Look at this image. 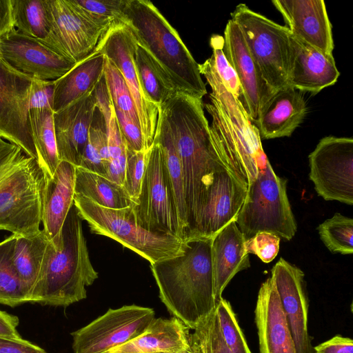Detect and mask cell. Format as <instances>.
Instances as JSON below:
<instances>
[{
	"label": "cell",
	"instance_id": "cell-37",
	"mask_svg": "<svg viewBox=\"0 0 353 353\" xmlns=\"http://www.w3.org/2000/svg\"><path fill=\"white\" fill-rule=\"evenodd\" d=\"M105 123L110 158L105 177L123 186L127 147L119 128L113 105L110 118Z\"/></svg>",
	"mask_w": 353,
	"mask_h": 353
},
{
	"label": "cell",
	"instance_id": "cell-27",
	"mask_svg": "<svg viewBox=\"0 0 353 353\" xmlns=\"http://www.w3.org/2000/svg\"><path fill=\"white\" fill-rule=\"evenodd\" d=\"M154 141L161 148L167 180L172 194L181 236L185 241L188 233V220L182 169L170 128L161 108Z\"/></svg>",
	"mask_w": 353,
	"mask_h": 353
},
{
	"label": "cell",
	"instance_id": "cell-21",
	"mask_svg": "<svg viewBox=\"0 0 353 353\" xmlns=\"http://www.w3.org/2000/svg\"><path fill=\"white\" fill-rule=\"evenodd\" d=\"M260 353H297L271 276L262 283L254 310Z\"/></svg>",
	"mask_w": 353,
	"mask_h": 353
},
{
	"label": "cell",
	"instance_id": "cell-38",
	"mask_svg": "<svg viewBox=\"0 0 353 353\" xmlns=\"http://www.w3.org/2000/svg\"><path fill=\"white\" fill-rule=\"evenodd\" d=\"M88 20L107 30L121 22L127 0H70Z\"/></svg>",
	"mask_w": 353,
	"mask_h": 353
},
{
	"label": "cell",
	"instance_id": "cell-24",
	"mask_svg": "<svg viewBox=\"0 0 353 353\" xmlns=\"http://www.w3.org/2000/svg\"><path fill=\"white\" fill-rule=\"evenodd\" d=\"M245 241V236L235 221L212 237L211 252L216 303L222 298L224 289L234 275L250 267Z\"/></svg>",
	"mask_w": 353,
	"mask_h": 353
},
{
	"label": "cell",
	"instance_id": "cell-17",
	"mask_svg": "<svg viewBox=\"0 0 353 353\" xmlns=\"http://www.w3.org/2000/svg\"><path fill=\"white\" fill-rule=\"evenodd\" d=\"M223 52L233 68L243 97V105L252 121L275 91L263 79L237 24L228 20L224 30Z\"/></svg>",
	"mask_w": 353,
	"mask_h": 353
},
{
	"label": "cell",
	"instance_id": "cell-33",
	"mask_svg": "<svg viewBox=\"0 0 353 353\" xmlns=\"http://www.w3.org/2000/svg\"><path fill=\"white\" fill-rule=\"evenodd\" d=\"M15 239L12 234L0 242V303L10 307L28 303V292L12 261Z\"/></svg>",
	"mask_w": 353,
	"mask_h": 353
},
{
	"label": "cell",
	"instance_id": "cell-1",
	"mask_svg": "<svg viewBox=\"0 0 353 353\" xmlns=\"http://www.w3.org/2000/svg\"><path fill=\"white\" fill-rule=\"evenodd\" d=\"M165 117L182 169L187 240L199 221L220 224L237 216L247 196L249 176L218 148L202 103H176L167 109Z\"/></svg>",
	"mask_w": 353,
	"mask_h": 353
},
{
	"label": "cell",
	"instance_id": "cell-29",
	"mask_svg": "<svg viewBox=\"0 0 353 353\" xmlns=\"http://www.w3.org/2000/svg\"><path fill=\"white\" fill-rule=\"evenodd\" d=\"M49 243L42 230L32 237L16 235L12 261L28 292V298L40 274Z\"/></svg>",
	"mask_w": 353,
	"mask_h": 353
},
{
	"label": "cell",
	"instance_id": "cell-4",
	"mask_svg": "<svg viewBox=\"0 0 353 353\" xmlns=\"http://www.w3.org/2000/svg\"><path fill=\"white\" fill-rule=\"evenodd\" d=\"M170 77L178 90L203 99L207 89L192 54L176 30L148 0H127L121 21Z\"/></svg>",
	"mask_w": 353,
	"mask_h": 353
},
{
	"label": "cell",
	"instance_id": "cell-46",
	"mask_svg": "<svg viewBox=\"0 0 353 353\" xmlns=\"http://www.w3.org/2000/svg\"><path fill=\"white\" fill-rule=\"evenodd\" d=\"M313 350L314 353H353V341L350 338L337 334Z\"/></svg>",
	"mask_w": 353,
	"mask_h": 353
},
{
	"label": "cell",
	"instance_id": "cell-19",
	"mask_svg": "<svg viewBox=\"0 0 353 353\" xmlns=\"http://www.w3.org/2000/svg\"><path fill=\"white\" fill-rule=\"evenodd\" d=\"M288 86L317 94L336 83L340 72L332 54L325 53L290 33Z\"/></svg>",
	"mask_w": 353,
	"mask_h": 353
},
{
	"label": "cell",
	"instance_id": "cell-51",
	"mask_svg": "<svg viewBox=\"0 0 353 353\" xmlns=\"http://www.w3.org/2000/svg\"><path fill=\"white\" fill-rule=\"evenodd\" d=\"M3 139H2L1 137H0V144L1 143V142L3 141Z\"/></svg>",
	"mask_w": 353,
	"mask_h": 353
},
{
	"label": "cell",
	"instance_id": "cell-41",
	"mask_svg": "<svg viewBox=\"0 0 353 353\" xmlns=\"http://www.w3.org/2000/svg\"><path fill=\"white\" fill-rule=\"evenodd\" d=\"M210 45L212 50V54L210 58L216 73L228 90L234 97L239 98L241 95L240 84L233 68L224 54L223 37L219 34L212 35Z\"/></svg>",
	"mask_w": 353,
	"mask_h": 353
},
{
	"label": "cell",
	"instance_id": "cell-47",
	"mask_svg": "<svg viewBox=\"0 0 353 353\" xmlns=\"http://www.w3.org/2000/svg\"><path fill=\"white\" fill-rule=\"evenodd\" d=\"M0 353H48L41 347L23 339L0 337Z\"/></svg>",
	"mask_w": 353,
	"mask_h": 353
},
{
	"label": "cell",
	"instance_id": "cell-43",
	"mask_svg": "<svg viewBox=\"0 0 353 353\" xmlns=\"http://www.w3.org/2000/svg\"><path fill=\"white\" fill-rule=\"evenodd\" d=\"M281 238L268 232H260L245 240V250L248 254L256 255L263 262L270 263L279 251Z\"/></svg>",
	"mask_w": 353,
	"mask_h": 353
},
{
	"label": "cell",
	"instance_id": "cell-31",
	"mask_svg": "<svg viewBox=\"0 0 353 353\" xmlns=\"http://www.w3.org/2000/svg\"><path fill=\"white\" fill-rule=\"evenodd\" d=\"M134 61L142 87L149 99L159 108L176 92V85L152 56L137 43Z\"/></svg>",
	"mask_w": 353,
	"mask_h": 353
},
{
	"label": "cell",
	"instance_id": "cell-2",
	"mask_svg": "<svg viewBox=\"0 0 353 353\" xmlns=\"http://www.w3.org/2000/svg\"><path fill=\"white\" fill-rule=\"evenodd\" d=\"M212 238L185 240L182 254L150 264L161 301L190 330L215 309Z\"/></svg>",
	"mask_w": 353,
	"mask_h": 353
},
{
	"label": "cell",
	"instance_id": "cell-5",
	"mask_svg": "<svg viewBox=\"0 0 353 353\" xmlns=\"http://www.w3.org/2000/svg\"><path fill=\"white\" fill-rule=\"evenodd\" d=\"M46 175L17 145L0 144V230L32 237L40 232Z\"/></svg>",
	"mask_w": 353,
	"mask_h": 353
},
{
	"label": "cell",
	"instance_id": "cell-32",
	"mask_svg": "<svg viewBox=\"0 0 353 353\" xmlns=\"http://www.w3.org/2000/svg\"><path fill=\"white\" fill-rule=\"evenodd\" d=\"M14 28L20 33L43 39L50 30L49 0H11Z\"/></svg>",
	"mask_w": 353,
	"mask_h": 353
},
{
	"label": "cell",
	"instance_id": "cell-45",
	"mask_svg": "<svg viewBox=\"0 0 353 353\" xmlns=\"http://www.w3.org/2000/svg\"><path fill=\"white\" fill-rule=\"evenodd\" d=\"M54 81H43L34 78L30 91V109H52Z\"/></svg>",
	"mask_w": 353,
	"mask_h": 353
},
{
	"label": "cell",
	"instance_id": "cell-18",
	"mask_svg": "<svg viewBox=\"0 0 353 353\" xmlns=\"http://www.w3.org/2000/svg\"><path fill=\"white\" fill-rule=\"evenodd\" d=\"M285 27L303 41L332 54V26L323 0H272Z\"/></svg>",
	"mask_w": 353,
	"mask_h": 353
},
{
	"label": "cell",
	"instance_id": "cell-39",
	"mask_svg": "<svg viewBox=\"0 0 353 353\" xmlns=\"http://www.w3.org/2000/svg\"><path fill=\"white\" fill-rule=\"evenodd\" d=\"M104 79L114 110L125 114L140 127L137 111L124 79L116 66L106 57Z\"/></svg>",
	"mask_w": 353,
	"mask_h": 353
},
{
	"label": "cell",
	"instance_id": "cell-26",
	"mask_svg": "<svg viewBox=\"0 0 353 353\" xmlns=\"http://www.w3.org/2000/svg\"><path fill=\"white\" fill-rule=\"evenodd\" d=\"M105 57L97 50L54 81L52 110L57 112L92 93L104 75Z\"/></svg>",
	"mask_w": 353,
	"mask_h": 353
},
{
	"label": "cell",
	"instance_id": "cell-9",
	"mask_svg": "<svg viewBox=\"0 0 353 353\" xmlns=\"http://www.w3.org/2000/svg\"><path fill=\"white\" fill-rule=\"evenodd\" d=\"M137 46L128 26L117 22L106 30L95 50L103 53L122 74L134 103L148 150L154 141L160 108L149 99L141 83L134 61Z\"/></svg>",
	"mask_w": 353,
	"mask_h": 353
},
{
	"label": "cell",
	"instance_id": "cell-15",
	"mask_svg": "<svg viewBox=\"0 0 353 353\" xmlns=\"http://www.w3.org/2000/svg\"><path fill=\"white\" fill-rule=\"evenodd\" d=\"M0 59L14 70L43 81L59 79L76 64L15 28L0 39Z\"/></svg>",
	"mask_w": 353,
	"mask_h": 353
},
{
	"label": "cell",
	"instance_id": "cell-42",
	"mask_svg": "<svg viewBox=\"0 0 353 353\" xmlns=\"http://www.w3.org/2000/svg\"><path fill=\"white\" fill-rule=\"evenodd\" d=\"M147 151L134 152L127 148L123 187L134 204L141 192L147 163Z\"/></svg>",
	"mask_w": 353,
	"mask_h": 353
},
{
	"label": "cell",
	"instance_id": "cell-12",
	"mask_svg": "<svg viewBox=\"0 0 353 353\" xmlns=\"http://www.w3.org/2000/svg\"><path fill=\"white\" fill-rule=\"evenodd\" d=\"M310 179L326 201L353 204V139L327 136L309 154Z\"/></svg>",
	"mask_w": 353,
	"mask_h": 353
},
{
	"label": "cell",
	"instance_id": "cell-28",
	"mask_svg": "<svg viewBox=\"0 0 353 353\" xmlns=\"http://www.w3.org/2000/svg\"><path fill=\"white\" fill-rule=\"evenodd\" d=\"M74 194L108 208L119 209L134 204L123 185L79 167L75 168Z\"/></svg>",
	"mask_w": 353,
	"mask_h": 353
},
{
	"label": "cell",
	"instance_id": "cell-7",
	"mask_svg": "<svg viewBox=\"0 0 353 353\" xmlns=\"http://www.w3.org/2000/svg\"><path fill=\"white\" fill-rule=\"evenodd\" d=\"M288 180L274 172L268 160L249 185L235 222L245 240L268 232L290 241L297 225L287 194Z\"/></svg>",
	"mask_w": 353,
	"mask_h": 353
},
{
	"label": "cell",
	"instance_id": "cell-14",
	"mask_svg": "<svg viewBox=\"0 0 353 353\" xmlns=\"http://www.w3.org/2000/svg\"><path fill=\"white\" fill-rule=\"evenodd\" d=\"M49 4L50 30L40 41L74 63L90 56L106 30L85 19L70 0H49Z\"/></svg>",
	"mask_w": 353,
	"mask_h": 353
},
{
	"label": "cell",
	"instance_id": "cell-36",
	"mask_svg": "<svg viewBox=\"0 0 353 353\" xmlns=\"http://www.w3.org/2000/svg\"><path fill=\"white\" fill-rule=\"evenodd\" d=\"M189 334L194 353H232L222 336L215 309Z\"/></svg>",
	"mask_w": 353,
	"mask_h": 353
},
{
	"label": "cell",
	"instance_id": "cell-16",
	"mask_svg": "<svg viewBox=\"0 0 353 353\" xmlns=\"http://www.w3.org/2000/svg\"><path fill=\"white\" fill-rule=\"evenodd\" d=\"M271 277L297 353H314L307 329L308 301L303 272L280 258L271 270Z\"/></svg>",
	"mask_w": 353,
	"mask_h": 353
},
{
	"label": "cell",
	"instance_id": "cell-8",
	"mask_svg": "<svg viewBox=\"0 0 353 353\" xmlns=\"http://www.w3.org/2000/svg\"><path fill=\"white\" fill-rule=\"evenodd\" d=\"M259 72L276 91L288 86L290 59V30L244 3L231 13Z\"/></svg>",
	"mask_w": 353,
	"mask_h": 353
},
{
	"label": "cell",
	"instance_id": "cell-22",
	"mask_svg": "<svg viewBox=\"0 0 353 353\" xmlns=\"http://www.w3.org/2000/svg\"><path fill=\"white\" fill-rule=\"evenodd\" d=\"M307 112L301 92L286 86L274 92L254 122L261 139L290 137L303 121Z\"/></svg>",
	"mask_w": 353,
	"mask_h": 353
},
{
	"label": "cell",
	"instance_id": "cell-11",
	"mask_svg": "<svg viewBox=\"0 0 353 353\" xmlns=\"http://www.w3.org/2000/svg\"><path fill=\"white\" fill-rule=\"evenodd\" d=\"M154 318L150 307L128 305L110 308L71 333L74 353H108L142 334Z\"/></svg>",
	"mask_w": 353,
	"mask_h": 353
},
{
	"label": "cell",
	"instance_id": "cell-23",
	"mask_svg": "<svg viewBox=\"0 0 353 353\" xmlns=\"http://www.w3.org/2000/svg\"><path fill=\"white\" fill-rule=\"evenodd\" d=\"M75 166L60 161L52 177H46L42 205L43 229L56 248L62 226L74 203Z\"/></svg>",
	"mask_w": 353,
	"mask_h": 353
},
{
	"label": "cell",
	"instance_id": "cell-48",
	"mask_svg": "<svg viewBox=\"0 0 353 353\" xmlns=\"http://www.w3.org/2000/svg\"><path fill=\"white\" fill-rule=\"evenodd\" d=\"M19 323V318L17 316L0 310V337L22 339L17 330Z\"/></svg>",
	"mask_w": 353,
	"mask_h": 353
},
{
	"label": "cell",
	"instance_id": "cell-35",
	"mask_svg": "<svg viewBox=\"0 0 353 353\" xmlns=\"http://www.w3.org/2000/svg\"><path fill=\"white\" fill-rule=\"evenodd\" d=\"M316 230L321 240L332 253L353 252V219L335 213L319 224Z\"/></svg>",
	"mask_w": 353,
	"mask_h": 353
},
{
	"label": "cell",
	"instance_id": "cell-20",
	"mask_svg": "<svg viewBox=\"0 0 353 353\" xmlns=\"http://www.w3.org/2000/svg\"><path fill=\"white\" fill-rule=\"evenodd\" d=\"M97 110L93 92L54 112L53 121L59 158L79 167Z\"/></svg>",
	"mask_w": 353,
	"mask_h": 353
},
{
	"label": "cell",
	"instance_id": "cell-44",
	"mask_svg": "<svg viewBox=\"0 0 353 353\" xmlns=\"http://www.w3.org/2000/svg\"><path fill=\"white\" fill-rule=\"evenodd\" d=\"M120 132L128 150L134 152L147 151L140 127L123 112L114 110Z\"/></svg>",
	"mask_w": 353,
	"mask_h": 353
},
{
	"label": "cell",
	"instance_id": "cell-40",
	"mask_svg": "<svg viewBox=\"0 0 353 353\" xmlns=\"http://www.w3.org/2000/svg\"><path fill=\"white\" fill-rule=\"evenodd\" d=\"M215 310L223 340L232 353H252L230 303L223 297Z\"/></svg>",
	"mask_w": 353,
	"mask_h": 353
},
{
	"label": "cell",
	"instance_id": "cell-3",
	"mask_svg": "<svg viewBox=\"0 0 353 353\" xmlns=\"http://www.w3.org/2000/svg\"><path fill=\"white\" fill-rule=\"evenodd\" d=\"M99 277L88 253L82 219L73 203L55 248L50 241L28 303L67 307L86 299V288Z\"/></svg>",
	"mask_w": 353,
	"mask_h": 353
},
{
	"label": "cell",
	"instance_id": "cell-13",
	"mask_svg": "<svg viewBox=\"0 0 353 353\" xmlns=\"http://www.w3.org/2000/svg\"><path fill=\"white\" fill-rule=\"evenodd\" d=\"M34 77L0 59V137L38 160L30 119V91Z\"/></svg>",
	"mask_w": 353,
	"mask_h": 353
},
{
	"label": "cell",
	"instance_id": "cell-30",
	"mask_svg": "<svg viewBox=\"0 0 353 353\" xmlns=\"http://www.w3.org/2000/svg\"><path fill=\"white\" fill-rule=\"evenodd\" d=\"M52 109H30V119L38 163L46 177H52L60 162Z\"/></svg>",
	"mask_w": 353,
	"mask_h": 353
},
{
	"label": "cell",
	"instance_id": "cell-34",
	"mask_svg": "<svg viewBox=\"0 0 353 353\" xmlns=\"http://www.w3.org/2000/svg\"><path fill=\"white\" fill-rule=\"evenodd\" d=\"M109 161L105 123L97 109L90 128L88 139L79 167L105 177Z\"/></svg>",
	"mask_w": 353,
	"mask_h": 353
},
{
	"label": "cell",
	"instance_id": "cell-10",
	"mask_svg": "<svg viewBox=\"0 0 353 353\" xmlns=\"http://www.w3.org/2000/svg\"><path fill=\"white\" fill-rule=\"evenodd\" d=\"M132 209L136 221L141 227L183 239L166 177L161 148L156 141L147 151L141 192Z\"/></svg>",
	"mask_w": 353,
	"mask_h": 353
},
{
	"label": "cell",
	"instance_id": "cell-49",
	"mask_svg": "<svg viewBox=\"0 0 353 353\" xmlns=\"http://www.w3.org/2000/svg\"><path fill=\"white\" fill-rule=\"evenodd\" d=\"M14 28L11 0H0V39Z\"/></svg>",
	"mask_w": 353,
	"mask_h": 353
},
{
	"label": "cell",
	"instance_id": "cell-50",
	"mask_svg": "<svg viewBox=\"0 0 353 353\" xmlns=\"http://www.w3.org/2000/svg\"><path fill=\"white\" fill-rule=\"evenodd\" d=\"M173 353H194V352L192 350L191 347L190 346L188 348H187L183 351L178 352H173Z\"/></svg>",
	"mask_w": 353,
	"mask_h": 353
},
{
	"label": "cell",
	"instance_id": "cell-6",
	"mask_svg": "<svg viewBox=\"0 0 353 353\" xmlns=\"http://www.w3.org/2000/svg\"><path fill=\"white\" fill-rule=\"evenodd\" d=\"M74 205L79 217L88 223L92 234L112 239L150 264L181 255L184 252L183 239L152 232L139 225L133 205L119 209L108 208L76 194Z\"/></svg>",
	"mask_w": 353,
	"mask_h": 353
},
{
	"label": "cell",
	"instance_id": "cell-25",
	"mask_svg": "<svg viewBox=\"0 0 353 353\" xmlns=\"http://www.w3.org/2000/svg\"><path fill=\"white\" fill-rule=\"evenodd\" d=\"M190 329L176 317L154 318L145 331L108 353H173L188 348Z\"/></svg>",
	"mask_w": 353,
	"mask_h": 353
}]
</instances>
